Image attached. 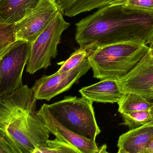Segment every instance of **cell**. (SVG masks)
Masks as SVG:
<instances>
[{"label":"cell","mask_w":153,"mask_h":153,"mask_svg":"<svg viewBox=\"0 0 153 153\" xmlns=\"http://www.w3.org/2000/svg\"><path fill=\"white\" fill-rule=\"evenodd\" d=\"M75 25L76 42L88 50L119 42L145 43L153 29V13L122 4H111L99 8Z\"/></svg>","instance_id":"1"},{"label":"cell","mask_w":153,"mask_h":153,"mask_svg":"<svg viewBox=\"0 0 153 153\" xmlns=\"http://www.w3.org/2000/svg\"><path fill=\"white\" fill-rule=\"evenodd\" d=\"M149 49L145 43L124 42L88 50L94 77L118 81L130 72Z\"/></svg>","instance_id":"2"},{"label":"cell","mask_w":153,"mask_h":153,"mask_svg":"<svg viewBox=\"0 0 153 153\" xmlns=\"http://www.w3.org/2000/svg\"><path fill=\"white\" fill-rule=\"evenodd\" d=\"M93 102L84 97H65L62 100L46 104L54 117L72 132L95 142L101 130L95 119Z\"/></svg>","instance_id":"3"},{"label":"cell","mask_w":153,"mask_h":153,"mask_svg":"<svg viewBox=\"0 0 153 153\" xmlns=\"http://www.w3.org/2000/svg\"><path fill=\"white\" fill-rule=\"evenodd\" d=\"M70 26L64 18L61 10L49 22L46 28L31 44L27 63L26 72L33 74L40 69L51 65L52 59L57 55V47L63 32Z\"/></svg>","instance_id":"4"},{"label":"cell","mask_w":153,"mask_h":153,"mask_svg":"<svg viewBox=\"0 0 153 153\" xmlns=\"http://www.w3.org/2000/svg\"><path fill=\"white\" fill-rule=\"evenodd\" d=\"M31 43L18 40L0 57V97L23 86V70L29 57Z\"/></svg>","instance_id":"5"},{"label":"cell","mask_w":153,"mask_h":153,"mask_svg":"<svg viewBox=\"0 0 153 153\" xmlns=\"http://www.w3.org/2000/svg\"><path fill=\"white\" fill-rule=\"evenodd\" d=\"M91 68L89 57L72 70L50 75H43L31 88L37 100L49 101L52 98L71 89L74 84Z\"/></svg>","instance_id":"6"},{"label":"cell","mask_w":153,"mask_h":153,"mask_svg":"<svg viewBox=\"0 0 153 153\" xmlns=\"http://www.w3.org/2000/svg\"><path fill=\"white\" fill-rule=\"evenodd\" d=\"M60 10L55 0H41L30 14L15 24L17 40L32 44Z\"/></svg>","instance_id":"7"},{"label":"cell","mask_w":153,"mask_h":153,"mask_svg":"<svg viewBox=\"0 0 153 153\" xmlns=\"http://www.w3.org/2000/svg\"><path fill=\"white\" fill-rule=\"evenodd\" d=\"M37 100L33 91L27 85L1 98L0 130L17 118L36 112Z\"/></svg>","instance_id":"8"},{"label":"cell","mask_w":153,"mask_h":153,"mask_svg":"<svg viewBox=\"0 0 153 153\" xmlns=\"http://www.w3.org/2000/svg\"><path fill=\"white\" fill-rule=\"evenodd\" d=\"M118 81L124 94L135 93L149 99L153 87V56L150 51Z\"/></svg>","instance_id":"9"},{"label":"cell","mask_w":153,"mask_h":153,"mask_svg":"<svg viewBox=\"0 0 153 153\" xmlns=\"http://www.w3.org/2000/svg\"><path fill=\"white\" fill-rule=\"evenodd\" d=\"M36 113L50 133L57 139L74 146L80 153H99L95 142L79 135L64 126L54 117L46 104H44Z\"/></svg>","instance_id":"10"},{"label":"cell","mask_w":153,"mask_h":153,"mask_svg":"<svg viewBox=\"0 0 153 153\" xmlns=\"http://www.w3.org/2000/svg\"><path fill=\"white\" fill-rule=\"evenodd\" d=\"M82 97L92 102L118 103L124 95L117 80L105 79L79 90Z\"/></svg>","instance_id":"11"},{"label":"cell","mask_w":153,"mask_h":153,"mask_svg":"<svg viewBox=\"0 0 153 153\" xmlns=\"http://www.w3.org/2000/svg\"><path fill=\"white\" fill-rule=\"evenodd\" d=\"M153 140L152 126H143L129 130L119 138L118 153H146Z\"/></svg>","instance_id":"12"},{"label":"cell","mask_w":153,"mask_h":153,"mask_svg":"<svg viewBox=\"0 0 153 153\" xmlns=\"http://www.w3.org/2000/svg\"><path fill=\"white\" fill-rule=\"evenodd\" d=\"M41 0H0L3 22L15 24L30 13Z\"/></svg>","instance_id":"13"},{"label":"cell","mask_w":153,"mask_h":153,"mask_svg":"<svg viewBox=\"0 0 153 153\" xmlns=\"http://www.w3.org/2000/svg\"><path fill=\"white\" fill-rule=\"evenodd\" d=\"M64 15L72 17L111 4H122L124 0H55Z\"/></svg>","instance_id":"14"},{"label":"cell","mask_w":153,"mask_h":153,"mask_svg":"<svg viewBox=\"0 0 153 153\" xmlns=\"http://www.w3.org/2000/svg\"><path fill=\"white\" fill-rule=\"evenodd\" d=\"M117 103L118 111L121 114L146 110L153 107V102L149 99L133 93H125Z\"/></svg>","instance_id":"15"},{"label":"cell","mask_w":153,"mask_h":153,"mask_svg":"<svg viewBox=\"0 0 153 153\" xmlns=\"http://www.w3.org/2000/svg\"><path fill=\"white\" fill-rule=\"evenodd\" d=\"M121 116L124 125L128 126L130 130L138 128L152 121L153 107L149 109L122 114Z\"/></svg>","instance_id":"16"},{"label":"cell","mask_w":153,"mask_h":153,"mask_svg":"<svg viewBox=\"0 0 153 153\" xmlns=\"http://www.w3.org/2000/svg\"><path fill=\"white\" fill-rule=\"evenodd\" d=\"M33 153H80L74 146L56 138L47 140L37 147Z\"/></svg>","instance_id":"17"},{"label":"cell","mask_w":153,"mask_h":153,"mask_svg":"<svg viewBox=\"0 0 153 153\" xmlns=\"http://www.w3.org/2000/svg\"><path fill=\"white\" fill-rule=\"evenodd\" d=\"M17 40L15 24L0 22V57Z\"/></svg>","instance_id":"18"},{"label":"cell","mask_w":153,"mask_h":153,"mask_svg":"<svg viewBox=\"0 0 153 153\" xmlns=\"http://www.w3.org/2000/svg\"><path fill=\"white\" fill-rule=\"evenodd\" d=\"M89 51L86 49L80 47L72 54L71 56L65 61L57 63L61 66L57 72H65L75 68L89 57Z\"/></svg>","instance_id":"19"},{"label":"cell","mask_w":153,"mask_h":153,"mask_svg":"<svg viewBox=\"0 0 153 153\" xmlns=\"http://www.w3.org/2000/svg\"><path fill=\"white\" fill-rule=\"evenodd\" d=\"M122 4L131 9L153 13V0H125Z\"/></svg>","instance_id":"20"},{"label":"cell","mask_w":153,"mask_h":153,"mask_svg":"<svg viewBox=\"0 0 153 153\" xmlns=\"http://www.w3.org/2000/svg\"><path fill=\"white\" fill-rule=\"evenodd\" d=\"M0 153H16L11 146L0 134Z\"/></svg>","instance_id":"21"},{"label":"cell","mask_w":153,"mask_h":153,"mask_svg":"<svg viewBox=\"0 0 153 153\" xmlns=\"http://www.w3.org/2000/svg\"><path fill=\"white\" fill-rule=\"evenodd\" d=\"M145 44L149 47V51L153 56V29L146 40Z\"/></svg>","instance_id":"22"},{"label":"cell","mask_w":153,"mask_h":153,"mask_svg":"<svg viewBox=\"0 0 153 153\" xmlns=\"http://www.w3.org/2000/svg\"><path fill=\"white\" fill-rule=\"evenodd\" d=\"M146 153H153V140L148 146Z\"/></svg>","instance_id":"23"},{"label":"cell","mask_w":153,"mask_h":153,"mask_svg":"<svg viewBox=\"0 0 153 153\" xmlns=\"http://www.w3.org/2000/svg\"><path fill=\"white\" fill-rule=\"evenodd\" d=\"M106 148H107V146L106 145H104L102 146L101 147H99V153H106Z\"/></svg>","instance_id":"24"},{"label":"cell","mask_w":153,"mask_h":153,"mask_svg":"<svg viewBox=\"0 0 153 153\" xmlns=\"http://www.w3.org/2000/svg\"><path fill=\"white\" fill-rule=\"evenodd\" d=\"M152 99H153V87L152 88V90H151L150 97H149V99H148L150 100Z\"/></svg>","instance_id":"25"},{"label":"cell","mask_w":153,"mask_h":153,"mask_svg":"<svg viewBox=\"0 0 153 153\" xmlns=\"http://www.w3.org/2000/svg\"><path fill=\"white\" fill-rule=\"evenodd\" d=\"M145 126H153V120L152 121H151V122H150V123H148V124H147V125H145Z\"/></svg>","instance_id":"26"},{"label":"cell","mask_w":153,"mask_h":153,"mask_svg":"<svg viewBox=\"0 0 153 153\" xmlns=\"http://www.w3.org/2000/svg\"><path fill=\"white\" fill-rule=\"evenodd\" d=\"M149 100H150V101L152 102H153V99H152Z\"/></svg>","instance_id":"27"},{"label":"cell","mask_w":153,"mask_h":153,"mask_svg":"<svg viewBox=\"0 0 153 153\" xmlns=\"http://www.w3.org/2000/svg\"><path fill=\"white\" fill-rule=\"evenodd\" d=\"M0 22H3L2 21L1 19L0 18Z\"/></svg>","instance_id":"28"},{"label":"cell","mask_w":153,"mask_h":153,"mask_svg":"<svg viewBox=\"0 0 153 153\" xmlns=\"http://www.w3.org/2000/svg\"><path fill=\"white\" fill-rule=\"evenodd\" d=\"M0 99H1V97H0Z\"/></svg>","instance_id":"29"},{"label":"cell","mask_w":153,"mask_h":153,"mask_svg":"<svg viewBox=\"0 0 153 153\" xmlns=\"http://www.w3.org/2000/svg\"><path fill=\"white\" fill-rule=\"evenodd\" d=\"M124 1H125V0H124Z\"/></svg>","instance_id":"30"}]
</instances>
